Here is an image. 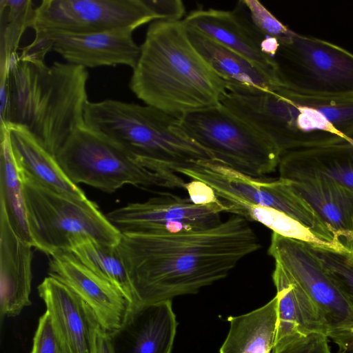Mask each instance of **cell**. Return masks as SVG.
<instances>
[{"label": "cell", "mask_w": 353, "mask_h": 353, "mask_svg": "<svg viewBox=\"0 0 353 353\" xmlns=\"http://www.w3.org/2000/svg\"><path fill=\"white\" fill-rule=\"evenodd\" d=\"M21 171V170H20ZM33 247L52 256L85 239L116 246L121 232L99 206L52 191L21 172Z\"/></svg>", "instance_id": "6"}, {"label": "cell", "mask_w": 353, "mask_h": 353, "mask_svg": "<svg viewBox=\"0 0 353 353\" xmlns=\"http://www.w3.org/2000/svg\"><path fill=\"white\" fill-rule=\"evenodd\" d=\"M173 171L209 185L229 205L252 204L270 207L295 219L337 250V241L312 205L292 187L291 181L256 178L212 160H199Z\"/></svg>", "instance_id": "9"}, {"label": "cell", "mask_w": 353, "mask_h": 353, "mask_svg": "<svg viewBox=\"0 0 353 353\" xmlns=\"http://www.w3.org/2000/svg\"><path fill=\"white\" fill-rule=\"evenodd\" d=\"M121 234L117 248L138 305L196 294L261 248L249 221L234 214L203 230Z\"/></svg>", "instance_id": "1"}, {"label": "cell", "mask_w": 353, "mask_h": 353, "mask_svg": "<svg viewBox=\"0 0 353 353\" xmlns=\"http://www.w3.org/2000/svg\"><path fill=\"white\" fill-rule=\"evenodd\" d=\"M230 205L220 201L196 205L188 198L161 193L143 202L130 203L106 215L121 233H174L199 230L220 223Z\"/></svg>", "instance_id": "13"}, {"label": "cell", "mask_w": 353, "mask_h": 353, "mask_svg": "<svg viewBox=\"0 0 353 353\" xmlns=\"http://www.w3.org/2000/svg\"><path fill=\"white\" fill-rule=\"evenodd\" d=\"M190 41L227 84L262 90L281 88L278 77L209 37L186 26Z\"/></svg>", "instance_id": "24"}, {"label": "cell", "mask_w": 353, "mask_h": 353, "mask_svg": "<svg viewBox=\"0 0 353 353\" xmlns=\"http://www.w3.org/2000/svg\"><path fill=\"white\" fill-rule=\"evenodd\" d=\"M161 17L152 0H43L35 8L34 40L137 28Z\"/></svg>", "instance_id": "11"}, {"label": "cell", "mask_w": 353, "mask_h": 353, "mask_svg": "<svg viewBox=\"0 0 353 353\" xmlns=\"http://www.w3.org/2000/svg\"><path fill=\"white\" fill-rule=\"evenodd\" d=\"M272 277L278 298L277 325L272 352L312 333L327 336V326L319 309L278 263H275Z\"/></svg>", "instance_id": "20"}, {"label": "cell", "mask_w": 353, "mask_h": 353, "mask_svg": "<svg viewBox=\"0 0 353 353\" xmlns=\"http://www.w3.org/2000/svg\"><path fill=\"white\" fill-rule=\"evenodd\" d=\"M279 177L291 181L321 177L353 190V143L296 150L282 154Z\"/></svg>", "instance_id": "21"}, {"label": "cell", "mask_w": 353, "mask_h": 353, "mask_svg": "<svg viewBox=\"0 0 353 353\" xmlns=\"http://www.w3.org/2000/svg\"><path fill=\"white\" fill-rule=\"evenodd\" d=\"M224 103L282 154L345 141L353 143V97L321 98L283 88H237L227 94Z\"/></svg>", "instance_id": "4"}, {"label": "cell", "mask_w": 353, "mask_h": 353, "mask_svg": "<svg viewBox=\"0 0 353 353\" xmlns=\"http://www.w3.org/2000/svg\"><path fill=\"white\" fill-rule=\"evenodd\" d=\"M185 189L188 199L196 205H205L221 201L212 188L200 181L191 180L185 183Z\"/></svg>", "instance_id": "34"}, {"label": "cell", "mask_w": 353, "mask_h": 353, "mask_svg": "<svg viewBox=\"0 0 353 353\" xmlns=\"http://www.w3.org/2000/svg\"><path fill=\"white\" fill-rule=\"evenodd\" d=\"M94 353H114L108 333L101 327L96 334Z\"/></svg>", "instance_id": "36"}, {"label": "cell", "mask_w": 353, "mask_h": 353, "mask_svg": "<svg viewBox=\"0 0 353 353\" xmlns=\"http://www.w3.org/2000/svg\"><path fill=\"white\" fill-rule=\"evenodd\" d=\"M49 274L82 299L108 334L123 326L134 307L116 286L90 270L70 251L50 256Z\"/></svg>", "instance_id": "15"}, {"label": "cell", "mask_w": 353, "mask_h": 353, "mask_svg": "<svg viewBox=\"0 0 353 353\" xmlns=\"http://www.w3.org/2000/svg\"><path fill=\"white\" fill-rule=\"evenodd\" d=\"M5 128L8 130L21 172L52 191L79 200L87 199L83 190L65 174L55 157L26 128L14 124H8Z\"/></svg>", "instance_id": "23"}, {"label": "cell", "mask_w": 353, "mask_h": 353, "mask_svg": "<svg viewBox=\"0 0 353 353\" xmlns=\"http://www.w3.org/2000/svg\"><path fill=\"white\" fill-rule=\"evenodd\" d=\"M132 70L130 88L136 97L177 117L219 103L227 89L192 44L183 20L151 22Z\"/></svg>", "instance_id": "2"}, {"label": "cell", "mask_w": 353, "mask_h": 353, "mask_svg": "<svg viewBox=\"0 0 353 353\" xmlns=\"http://www.w3.org/2000/svg\"><path fill=\"white\" fill-rule=\"evenodd\" d=\"M176 327L172 301H166L137 305L108 335L114 353H171Z\"/></svg>", "instance_id": "18"}, {"label": "cell", "mask_w": 353, "mask_h": 353, "mask_svg": "<svg viewBox=\"0 0 353 353\" xmlns=\"http://www.w3.org/2000/svg\"><path fill=\"white\" fill-rule=\"evenodd\" d=\"M274 59L283 88L312 97H353V54L337 45L294 32Z\"/></svg>", "instance_id": "10"}, {"label": "cell", "mask_w": 353, "mask_h": 353, "mask_svg": "<svg viewBox=\"0 0 353 353\" xmlns=\"http://www.w3.org/2000/svg\"><path fill=\"white\" fill-rule=\"evenodd\" d=\"M328 337L322 333H312L272 353H332Z\"/></svg>", "instance_id": "33"}, {"label": "cell", "mask_w": 353, "mask_h": 353, "mask_svg": "<svg viewBox=\"0 0 353 353\" xmlns=\"http://www.w3.org/2000/svg\"><path fill=\"white\" fill-rule=\"evenodd\" d=\"M54 157L73 183L108 193L125 185L185 189L186 183L176 172L163 173L149 169L85 124L72 134Z\"/></svg>", "instance_id": "7"}, {"label": "cell", "mask_w": 353, "mask_h": 353, "mask_svg": "<svg viewBox=\"0 0 353 353\" xmlns=\"http://www.w3.org/2000/svg\"><path fill=\"white\" fill-rule=\"evenodd\" d=\"M179 119L187 134L217 162L256 178L279 167V150L221 103L189 112Z\"/></svg>", "instance_id": "8"}, {"label": "cell", "mask_w": 353, "mask_h": 353, "mask_svg": "<svg viewBox=\"0 0 353 353\" xmlns=\"http://www.w3.org/2000/svg\"><path fill=\"white\" fill-rule=\"evenodd\" d=\"M230 205L229 213L241 216L248 221L260 223L274 233L303 241L313 246L338 252L332 244L314 234L301 223L274 208L252 204Z\"/></svg>", "instance_id": "28"}, {"label": "cell", "mask_w": 353, "mask_h": 353, "mask_svg": "<svg viewBox=\"0 0 353 353\" xmlns=\"http://www.w3.org/2000/svg\"><path fill=\"white\" fill-rule=\"evenodd\" d=\"M314 208L335 239L353 249V190L332 180L314 177L291 181Z\"/></svg>", "instance_id": "22"}, {"label": "cell", "mask_w": 353, "mask_h": 353, "mask_svg": "<svg viewBox=\"0 0 353 353\" xmlns=\"http://www.w3.org/2000/svg\"><path fill=\"white\" fill-rule=\"evenodd\" d=\"M37 289L63 353H94L101 326L91 307L52 276L46 277Z\"/></svg>", "instance_id": "16"}, {"label": "cell", "mask_w": 353, "mask_h": 353, "mask_svg": "<svg viewBox=\"0 0 353 353\" xmlns=\"http://www.w3.org/2000/svg\"><path fill=\"white\" fill-rule=\"evenodd\" d=\"M85 68L68 62L50 65L41 59L17 54L8 76V124L26 128L52 155L84 125L89 101Z\"/></svg>", "instance_id": "3"}, {"label": "cell", "mask_w": 353, "mask_h": 353, "mask_svg": "<svg viewBox=\"0 0 353 353\" xmlns=\"http://www.w3.org/2000/svg\"><path fill=\"white\" fill-rule=\"evenodd\" d=\"M241 2L254 28L265 37H273L282 42L293 34L294 32L281 22L260 1L243 0Z\"/></svg>", "instance_id": "31"}, {"label": "cell", "mask_w": 353, "mask_h": 353, "mask_svg": "<svg viewBox=\"0 0 353 353\" xmlns=\"http://www.w3.org/2000/svg\"><path fill=\"white\" fill-rule=\"evenodd\" d=\"M70 252L95 274L116 286L133 307L138 305L128 273L117 245L85 239L75 243Z\"/></svg>", "instance_id": "27"}, {"label": "cell", "mask_w": 353, "mask_h": 353, "mask_svg": "<svg viewBox=\"0 0 353 353\" xmlns=\"http://www.w3.org/2000/svg\"><path fill=\"white\" fill-rule=\"evenodd\" d=\"M278 298L249 313L230 316L220 353H272L277 325Z\"/></svg>", "instance_id": "25"}, {"label": "cell", "mask_w": 353, "mask_h": 353, "mask_svg": "<svg viewBox=\"0 0 353 353\" xmlns=\"http://www.w3.org/2000/svg\"><path fill=\"white\" fill-rule=\"evenodd\" d=\"M352 230H353V221H352Z\"/></svg>", "instance_id": "37"}, {"label": "cell", "mask_w": 353, "mask_h": 353, "mask_svg": "<svg viewBox=\"0 0 353 353\" xmlns=\"http://www.w3.org/2000/svg\"><path fill=\"white\" fill-rule=\"evenodd\" d=\"M31 353H63L47 312L39 320Z\"/></svg>", "instance_id": "32"}, {"label": "cell", "mask_w": 353, "mask_h": 353, "mask_svg": "<svg viewBox=\"0 0 353 353\" xmlns=\"http://www.w3.org/2000/svg\"><path fill=\"white\" fill-rule=\"evenodd\" d=\"M131 28L83 34H59L33 40L22 49L30 56L45 59L50 51L66 62L83 68L123 65L133 69L140 54Z\"/></svg>", "instance_id": "14"}, {"label": "cell", "mask_w": 353, "mask_h": 353, "mask_svg": "<svg viewBox=\"0 0 353 353\" xmlns=\"http://www.w3.org/2000/svg\"><path fill=\"white\" fill-rule=\"evenodd\" d=\"M83 119L88 128L151 170L160 166L173 171L195 161H216L187 134L179 117L151 105L114 99L89 101Z\"/></svg>", "instance_id": "5"}, {"label": "cell", "mask_w": 353, "mask_h": 353, "mask_svg": "<svg viewBox=\"0 0 353 353\" xmlns=\"http://www.w3.org/2000/svg\"><path fill=\"white\" fill-rule=\"evenodd\" d=\"M313 246V245H312ZM325 270L353 309V254L313 246Z\"/></svg>", "instance_id": "30"}, {"label": "cell", "mask_w": 353, "mask_h": 353, "mask_svg": "<svg viewBox=\"0 0 353 353\" xmlns=\"http://www.w3.org/2000/svg\"><path fill=\"white\" fill-rule=\"evenodd\" d=\"M338 347L337 353H353V330L328 336Z\"/></svg>", "instance_id": "35"}, {"label": "cell", "mask_w": 353, "mask_h": 353, "mask_svg": "<svg viewBox=\"0 0 353 353\" xmlns=\"http://www.w3.org/2000/svg\"><path fill=\"white\" fill-rule=\"evenodd\" d=\"M33 246L20 239L0 205V314L19 315L31 304Z\"/></svg>", "instance_id": "19"}, {"label": "cell", "mask_w": 353, "mask_h": 353, "mask_svg": "<svg viewBox=\"0 0 353 353\" xmlns=\"http://www.w3.org/2000/svg\"><path fill=\"white\" fill-rule=\"evenodd\" d=\"M183 21L186 26L277 76L274 59L261 50L265 37L254 28L241 1L232 11L213 8L196 10Z\"/></svg>", "instance_id": "17"}, {"label": "cell", "mask_w": 353, "mask_h": 353, "mask_svg": "<svg viewBox=\"0 0 353 353\" xmlns=\"http://www.w3.org/2000/svg\"><path fill=\"white\" fill-rule=\"evenodd\" d=\"M268 252L319 309L327 326V336L353 330V309L312 245L272 232Z\"/></svg>", "instance_id": "12"}, {"label": "cell", "mask_w": 353, "mask_h": 353, "mask_svg": "<svg viewBox=\"0 0 353 353\" xmlns=\"http://www.w3.org/2000/svg\"><path fill=\"white\" fill-rule=\"evenodd\" d=\"M31 0H0V69L10 68L21 38L35 13Z\"/></svg>", "instance_id": "29"}, {"label": "cell", "mask_w": 353, "mask_h": 353, "mask_svg": "<svg viewBox=\"0 0 353 353\" xmlns=\"http://www.w3.org/2000/svg\"><path fill=\"white\" fill-rule=\"evenodd\" d=\"M0 138V205L16 234L33 246L27 221L23 179L7 128L1 129Z\"/></svg>", "instance_id": "26"}]
</instances>
